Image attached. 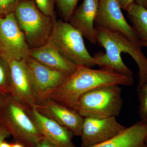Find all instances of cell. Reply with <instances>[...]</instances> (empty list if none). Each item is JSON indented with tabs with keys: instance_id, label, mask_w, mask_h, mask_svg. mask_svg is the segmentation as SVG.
<instances>
[{
	"instance_id": "12",
	"label": "cell",
	"mask_w": 147,
	"mask_h": 147,
	"mask_svg": "<svg viewBox=\"0 0 147 147\" xmlns=\"http://www.w3.org/2000/svg\"><path fill=\"white\" fill-rule=\"evenodd\" d=\"M28 111L44 139L57 147H76L72 141L74 135L67 129L38 113L35 106Z\"/></svg>"
},
{
	"instance_id": "1",
	"label": "cell",
	"mask_w": 147,
	"mask_h": 147,
	"mask_svg": "<svg viewBox=\"0 0 147 147\" xmlns=\"http://www.w3.org/2000/svg\"><path fill=\"white\" fill-rule=\"evenodd\" d=\"M134 83L133 76L107 69H95L86 66H78L76 70L51 92L46 99L74 109L79 98L90 91L112 85L130 86Z\"/></svg>"
},
{
	"instance_id": "11",
	"label": "cell",
	"mask_w": 147,
	"mask_h": 147,
	"mask_svg": "<svg viewBox=\"0 0 147 147\" xmlns=\"http://www.w3.org/2000/svg\"><path fill=\"white\" fill-rule=\"evenodd\" d=\"M35 108L38 113L67 129L74 136H81L84 118L74 109L48 98L38 103Z\"/></svg>"
},
{
	"instance_id": "7",
	"label": "cell",
	"mask_w": 147,
	"mask_h": 147,
	"mask_svg": "<svg viewBox=\"0 0 147 147\" xmlns=\"http://www.w3.org/2000/svg\"><path fill=\"white\" fill-rule=\"evenodd\" d=\"M25 60L37 104L46 99L69 76L43 65L30 56Z\"/></svg>"
},
{
	"instance_id": "17",
	"label": "cell",
	"mask_w": 147,
	"mask_h": 147,
	"mask_svg": "<svg viewBox=\"0 0 147 147\" xmlns=\"http://www.w3.org/2000/svg\"><path fill=\"white\" fill-rule=\"evenodd\" d=\"M11 71L9 63L0 56V94H10Z\"/></svg>"
},
{
	"instance_id": "29",
	"label": "cell",
	"mask_w": 147,
	"mask_h": 147,
	"mask_svg": "<svg viewBox=\"0 0 147 147\" xmlns=\"http://www.w3.org/2000/svg\"><path fill=\"white\" fill-rule=\"evenodd\" d=\"M140 43L142 47H147V42H140Z\"/></svg>"
},
{
	"instance_id": "21",
	"label": "cell",
	"mask_w": 147,
	"mask_h": 147,
	"mask_svg": "<svg viewBox=\"0 0 147 147\" xmlns=\"http://www.w3.org/2000/svg\"><path fill=\"white\" fill-rule=\"evenodd\" d=\"M21 0H0V16L13 13Z\"/></svg>"
},
{
	"instance_id": "2",
	"label": "cell",
	"mask_w": 147,
	"mask_h": 147,
	"mask_svg": "<svg viewBox=\"0 0 147 147\" xmlns=\"http://www.w3.org/2000/svg\"><path fill=\"white\" fill-rule=\"evenodd\" d=\"M28 108L10 95L6 96L0 111V124L15 139L25 147H36L43 139L29 115Z\"/></svg>"
},
{
	"instance_id": "26",
	"label": "cell",
	"mask_w": 147,
	"mask_h": 147,
	"mask_svg": "<svg viewBox=\"0 0 147 147\" xmlns=\"http://www.w3.org/2000/svg\"><path fill=\"white\" fill-rule=\"evenodd\" d=\"M6 96V95H4L0 94V111H1V109L3 104L4 102Z\"/></svg>"
},
{
	"instance_id": "4",
	"label": "cell",
	"mask_w": 147,
	"mask_h": 147,
	"mask_svg": "<svg viewBox=\"0 0 147 147\" xmlns=\"http://www.w3.org/2000/svg\"><path fill=\"white\" fill-rule=\"evenodd\" d=\"M48 41L75 65L90 67L96 66L84 43L83 35L69 22L55 20Z\"/></svg>"
},
{
	"instance_id": "10",
	"label": "cell",
	"mask_w": 147,
	"mask_h": 147,
	"mask_svg": "<svg viewBox=\"0 0 147 147\" xmlns=\"http://www.w3.org/2000/svg\"><path fill=\"white\" fill-rule=\"evenodd\" d=\"M11 71L10 95L28 109L37 104L25 59L9 61Z\"/></svg>"
},
{
	"instance_id": "24",
	"label": "cell",
	"mask_w": 147,
	"mask_h": 147,
	"mask_svg": "<svg viewBox=\"0 0 147 147\" xmlns=\"http://www.w3.org/2000/svg\"><path fill=\"white\" fill-rule=\"evenodd\" d=\"M36 147H57L47 141L44 138L41 139L36 145Z\"/></svg>"
},
{
	"instance_id": "16",
	"label": "cell",
	"mask_w": 147,
	"mask_h": 147,
	"mask_svg": "<svg viewBox=\"0 0 147 147\" xmlns=\"http://www.w3.org/2000/svg\"><path fill=\"white\" fill-rule=\"evenodd\" d=\"M127 11L140 42H147V9L134 3Z\"/></svg>"
},
{
	"instance_id": "27",
	"label": "cell",
	"mask_w": 147,
	"mask_h": 147,
	"mask_svg": "<svg viewBox=\"0 0 147 147\" xmlns=\"http://www.w3.org/2000/svg\"><path fill=\"white\" fill-rule=\"evenodd\" d=\"M0 147H11V144L4 141L0 144Z\"/></svg>"
},
{
	"instance_id": "28",
	"label": "cell",
	"mask_w": 147,
	"mask_h": 147,
	"mask_svg": "<svg viewBox=\"0 0 147 147\" xmlns=\"http://www.w3.org/2000/svg\"><path fill=\"white\" fill-rule=\"evenodd\" d=\"M11 147H25L24 145L21 144L20 143L16 142L14 144H11Z\"/></svg>"
},
{
	"instance_id": "9",
	"label": "cell",
	"mask_w": 147,
	"mask_h": 147,
	"mask_svg": "<svg viewBox=\"0 0 147 147\" xmlns=\"http://www.w3.org/2000/svg\"><path fill=\"white\" fill-rule=\"evenodd\" d=\"M121 9L116 0L100 2L95 22L96 26L118 32L140 42L133 27L127 21Z\"/></svg>"
},
{
	"instance_id": "31",
	"label": "cell",
	"mask_w": 147,
	"mask_h": 147,
	"mask_svg": "<svg viewBox=\"0 0 147 147\" xmlns=\"http://www.w3.org/2000/svg\"><path fill=\"white\" fill-rule=\"evenodd\" d=\"M0 56L1 57V48H0Z\"/></svg>"
},
{
	"instance_id": "18",
	"label": "cell",
	"mask_w": 147,
	"mask_h": 147,
	"mask_svg": "<svg viewBox=\"0 0 147 147\" xmlns=\"http://www.w3.org/2000/svg\"><path fill=\"white\" fill-rule=\"evenodd\" d=\"M79 0H55L60 16L63 21L69 22L76 9Z\"/></svg>"
},
{
	"instance_id": "19",
	"label": "cell",
	"mask_w": 147,
	"mask_h": 147,
	"mask_svg": "<svg viewBox=\"0 0 147 147\" xmlns=\"http://www.w3.org/2000/svg\"><path fill=\"white\" fill-rule=\"evenodd\" d=\"M139 115L141 120L147 121V79L141 88H137Z\"/></svg>"
},
{
	"instance_id": "13",
	"label": "cell",
	"mask_w": 147,
	"mask_h": 147,
	"mask_svg": "<svg viewBox=\"0 0 147 147\" xmlns=\"http://www.w3.org/2000/svg\"><path fill=\"white\" fill-rule=\"evenodd\" d=\"M99 5L100 0H84L69 21L92 44L97 43L94 24Z\"/></svg>"
},
{
	"instance_id": "6",
	"label": "cell",
	"mask_w": 147,
	"mask_h": 147,
	"mask_svg": "<svg viewBox=\"0 0 147 147\" xmlns=\"http://www.w3.org/2000/svg\"><path fill=\"white\" fill-rule=\"evenodd\" d=\"M0 48L1 57L9 63L25 59L29 56L30 47L13 12L0 16Z\"/></svg>"
},
{
	"instance_id": "25",
	"label": "cell",
	"mask_w": 147,
	"mask_h": 147,
	"mask_svg": "<svg viewBox=\"0 0 147 147\" xmlns=\"http://www.w3.org/2000/svg\"><path fill=\"white\" fill-rule=\"evenodd\" d=\"M135 3L142 5L147 9V0H135Z\"/></svg>"
},
{
	"instance_id": "32",
	"label": "cell",
	"mask_w": 147,
	"mask_h": 147,
	"mask_svg": "<svg viewBox=\"0 0 147 147\" xmlns=\"http://www.w3.org/2000/svg\"><path fill=\"white\" fill-rule=\"evenodd\" d=\"M102 1H103V0H100V2Z\"/></svg>"
},
{
	"instance_id": "22",
	"label": "cell",
	"mask_w": 147,
	"mask_h": 147,
	"mask_svg": "<svg viewBox=\"0 0 147 147\" xmlns=\"http://www.w3.org/2000/svg\"><path fill=\"white\" fill-rule=\"evenodd\" d=\"M121 9L128 10L131 5L135 3V0H116Z\"/></svg>"
},
{
	"instance_id": "8",
	"label": "cell",
	"mask_w": 147,
	"mask_h": 147,
	"mask_svg": "<svg viewBox=\"0 0 147 147\" xmlns=\"http://www.w3.org/2000/svg\"><path fill=\"white\" fill-rule=\"evenodd\" d=\"M116 117L98 119L84 118L81 136V146L90 147L102 143L115 137L124 130Z\"/></svg>"
},
{
	"instance_id": "5",
	"label": "cell",
	"mask_w": 147,
	"mask_h": 147,
	"mask_svg": "<svg viewBox=\"0 0 147 147\" xmlns=\"http://www.w3.org/2000/svg\"><path fill=\"white\" fill-rule=\"evenodd\" d=\"M13 13L30 48L48 42L56 19L42 13L34 0H21Z\"/></svg>"
},
{
	"instance_id": "30",
	"label": "cell",
	"mask_w": 147,
	"mask_h": 147,
	"mask_svg": "<svg viewBox=\"0 0 147 147\" xmlns=\"http://www.w3.org/2000/svg\"><path fill=\"white\" fill-rule=\"evenodd\" d=\"M146 147H147V137L146 139Z\"/></svg>"
},
{
	"instance_id": "3",
	"label": "cell",
	"mask_w": 147,
	"mask_h": 147,
	"mask_svg": "<svg viewBox=\"0 0 147 147\" xmlns=\"http://www.w3.org/2000/svg\"><path fill=\"white\" fill-rule=\"evenodd\" d=\"M123 100L122 90L117 85L96 88L79 98L74 110L83 117L103 119L119 115Z\"/></svg>"
},
{
	"instance_id": "20",
	"label": "cell",
	"mask_w": 147,
	"mask_h": 147,
	"mask_svg": "<svg viewBox=\"0 0 147 147\" xmlns=\"http://www.w3.org/2000/svg\"><path fill=\"white\" fill-rule=\"evenodd\" d=\"M38 8L42 13L56 20L55 11V0H34Z\"/></svg>"
},
{
	"instance_id": "14",
	"label": "cell",
	"mask_w": 147,
	"mask_h": 147,
	"mask_svg": "<svg viewBox=\"0 0 147 147\" xmlns=\"http://www.w3.org/2000/svg\"><path fill=\"white\" fill-rule=\"evenodd\" d=\"M29 56L43 65L69 76L78 67L67 59L48 41L42 46L30 48Z\"/></svg>"
},
{
	"instance_id": "15",
	"label": "cell",
	"mask_w": 147,
	"mask_h": 147,
	"mask_svg": "<svg viewBox=\"0 0 147 147\" xmlns=\"http://www.w3.org/2000/svg\"><path fill=\"white\" fill-rule=\"evenodd\" d=\"M147 121L141 120L109 140L90 147H146Z\"/></svg>"
},
{
	"instance_id": "23",
	"label": "cell",
	"mask_w": 147,
	"mask_h": 147,
	"mask_svg": "<svg viewBox=\"0 0 147 147\" xmlns=\"http://www.w3.org/2000/svg\"><path fill=\"white\" fill-rule=\"evenodd\" d=\"M10 136V134L7 130L0 124V144Z\"/></svg>"
}]
</instances>
